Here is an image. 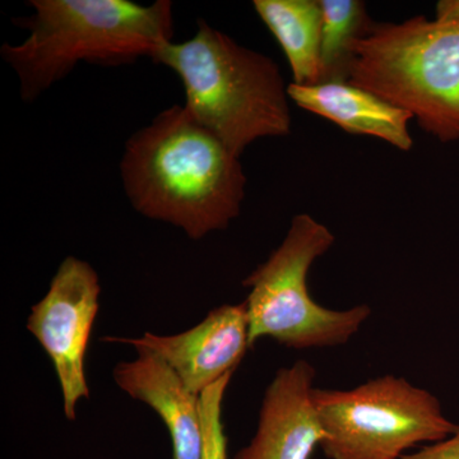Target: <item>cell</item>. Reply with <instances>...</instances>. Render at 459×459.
Wrapping results in <instances>:
<instances>
[{
  "mask_svg": "<svg viewBox=\"0 0 459 459\" xmlns=\"http://www.w3.org/2000/svg\"><path fill=\"white\" fill-rule=\"evenodd\" d=\"M401 459H459V430L448 439L404 455Z\"/></svg>",
  "mask_w": 459,
  "mask_h": 459,
  "instance_id": "15",
  "label": "cell"
},
{
  "mask_svg": "<svg viewBox=\"0 0 459 459\" xmlns=\"http://www.w3.org/2000/svg\"><path fill=\"white\" fill-rule=\"evenodd\" d=\"M287 91L299 108L331 120L343 131L373 135L401 151L412 147L409 131L412 115L349 81L312 86L290 83Z\"/></svg>",
  "mask_w": 459,
  "mask_h": 459,
  "instance_id": "11",
  "label": "cell"
},
{
  "mask_svg": "<svg viewBox=\"0 0 459 459\" xmlns=\"http://www.w3.org/2000/svg\"><path fill=\"white\" fill-rule=\"evenodd\" d=\"M135 351L134 360L115 365V383L162 420L171 437L172 459H204L199 395L193 394L155 352L142 347Z\"/></svg>",
  "mask_w": 459,
  "mask_h": 459,
  "instance_id": "10",
  "label": "cell"
},
{
  "mask_svg": "<svg viewBox=\"0 0 459 459\" xmlns=\"http://www.w3.org/2000/svg\"><path fill=\"white\" fill-rule=\"evenodd\" d=\"M328 459H401L424 443L448 439L459 430L433 394L404 377L385 376L350 389L313 392Z\"/></svg>",
  "mask_w": 459,
  "mask_h": 459,
  "instance_id": "6",
  "label": "cell"
},
{
  "mask_svg": "<svg viewBox=\"0 0 459 459\" xmlns=\"http://www.w3.org/2000/svg\"><path fill=\"white\" fill-rule=\"evenodd\" d=\"M316 371L299 360L282 368L265 389L253 439L234 459H310L325 433L313 404Z\"/></svg>",
  "mask_w": 459,
  "mask_h": 459,
  "instance_id": "9",
  "label": "cell"
},
{
  "mask_svg": "<svg viewBox=\"0 0 459 459\" xmlns=\"http://www.w3.org/2000/svg\"><path fill=\"white\" fill-rule=\"evenodd\" d=\"M334 240L327 226L309 214H298L281 246L243 281L250 289L246 301L250 347L261 338L295 350L341 346L360 331L370 307L327 309L307 290L310 268Z\"/></svg>",
  "mask_w": 459,
  "mask_h": 459,
  "instance_id": "5",
  "label": "cell"
},
{
  "mask_svg": "<svg viewBox=\"0 0 459 459\" xmlns=\"http://www.w3.org/2000/svg\"><path fill=\"white\" fill-rule=\"evenodd\" d=\"M101 286L90 263L66 256L49 291L33 305L26 327L49 355L63 394L65 418L77 420V404L90 397L86 353L100 309Z\"/></svg>",
  "mask_w": 459,
  "mask_h": 459,
  "instance_id": "7",
  "label": "cell"
},
{
  "mask_svg": "<svg viewBox=\"0 0 459 459\" xmlns=\"http://www.w3.org/2000/svg\"><path fill=\"white\" fill-rule=\"evenodd\" d=\"M256 13L279 41L296 84L320 83L322 12L316 0H255Z\"/></svg>",
  "mask_w": 459,
  "mask_h": 459,
  "instance_id": "12",
  "label": "cell"
},
{
  "mask_svg": "<svg viewBox=\"0 0 459 459\" xmlns=\"http://www.w3.org/2000/svg\"><path fill=\"white\" fill-rule=\"evenodd\" d=\"M30 16L14 21L29 36L0 48L20 81L21 98L32 102L65 80L78 63L105 66L153 57L174 41L169 0L150 5L129 0H31Z\"/></svg>",
  "mask_w": 459,
  "mask_h": 459,
  "instance_id": "2",
  "label": "cell"
},
{
  "mask_svg": "<svg viewBox=\"0 0 459 459\" xmlns=\"http://www.w3.org/2000/svg\"><path fill=\"white\" fill-rule=\"evenodd\" d=\"M320 83L349 81L353 42L373 25L359 0H319Z\"/></svg>",
  "mask_w": 459,
  "mask_h": 459,
  "instance_id": "13",
  "label": "cell"
},
{
  "mask_svg": "<svg viewBox=\"0 0 459 459\" xmlns=\"http://www.w3.org/2000/svg\"><path fill=\"white\" fill-rule=\"evenodd\" d=\"M153 62L179 75L186 110L235 156L255 141L291 132L289 86L279 65L204 20L192 39L164 45Z\"/></svg>",
  "mask_w": 459,
  "mask_h": 459,
  "instance_id": "3",
  "label": "cell"
},
{
  "mask_svg": "<svg viewBox=\"0 0 459 459\" xmlns=\"http://www.w3.org/2000/svg\"><path fill=\"white\" fill-rule=\"evenodd\" d=\"M120 175L138 213L179 228L192 240L228 229L246 198L240 157L179 105L131 135Z\"/></svg>",
  "mask_w": 459,
  "mask_h": 459,
  "instance_id": "1",
  "label": "cell"
},
{
  "mask_svg": "<svg viewBox=\"0 0 459 459\" xmlns=\"http://www.w3.org/2000/svg\"><path fill=\"white\" fill-rule=\"evenodd\" d=\"M349 82L407 111L437 140H459V20L371 25L353 42Z\"/></svg>",
  "mask_w": 459,
  "mask_h": 459,
  "instance_id": "4",
  "label": "cell"
},
{
  "mask_svg": "<svg viewBox=\"0 0 459 459\" xmlns=\"http://www.w3.org/2000/svg\"><path fill=\"white\" fill-rule=\"evenodd\" d=\"M104 341L151 350L193 394L201 395L208 386L235 373L250 349L247 304L221 305L183 333L159 336L146 332L140 338L107 337Z\"/></svg>",
  "mask_w": 459,
  "mask_h": 459,
  "instance_id": "8",
  "label": "cell"
},
{
  "mask_svg": "<svg viewBox=\"0 0 459 459\" xmlns=\"http://www.w3.org/2000/svg\"><path fill=\"white\" fill-rule=\"evenodd\" d=\"M437 20H459V0H442L437 3Z\"/></svg>",
  "mask_w": 459,
  "mask_h": 459,
  "instance_id": "16",
  "label": "cell"
},
{
  "mask_svg": "<svg viewBox=\"0 0 459 459\" xmlns=\"http://www.w3.org/2000/svg\"><path fill=\"white\" fill-rule=\"evenodd\" d=\"M234 373L208 386L199 395L202 429H204V459H228V437L222 421L225 394Z\"/></svg>",
  "mask_w": 459,
  "mask_h": 459,
  "instance_id": "14",
  "label": "cell"
}]
</instances>
